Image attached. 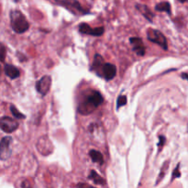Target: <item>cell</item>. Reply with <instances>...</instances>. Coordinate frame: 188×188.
Returning a JSON list of instances; mask_svg holds the SVG:
<instances>
[{"mask_svg": "<svg viewBox=\"0 0 188 188\" xmlns=\"http://www.w3.org/2000/svg\"><path fill=\"white\" fill-rule=\"evenodd\" d=\"M37 149L40 154L49 155L52 152L53 146L50 139L47 136H43V137H40L38 141Z\"/></svg>", "mask_w": 188, "mask_h": 188, "instance_id": "cell-6", "label": "cell"}, {"mask_svg": "<svg viewBox=\"0 0 188 188\" xmlns=\"http://www.w3.org/2000/svg\"><path fill=\"white\" fill-rule=\"evenodd\" d=\"M129 41L132 45L133 51L140 56H143L146 52V49L145 46L142 42V39L141 38L133 37L129 39Z\"/></svg>", "mask_w": 188, "mask_h": 188, "instance_id": "cell-11", "label": "cell"}, {"mask_svg": "<svg viewBox=\"0 0 188 188\" xmlns=\"http://www.w3.org/2000/svg\"><path fill=\"white\" fill-rule=\"evenodd\" d=\"M4 71H5L6 75L8 76L10 79H17L20 75V71L16 66L11 65V64H7V63L5 64Z\"/></svg>", "mask_w": 188, "mask_h": 188, "instance_id": "cell-12", "label": "cell"}, {"mask_svg": "<svg viewBox=\"0 0 188 188\" xmlns=\"http://www.w3.org/2000/svg\"><path fill=\"white\" fill-rule=\"evenodd\" d=\"M159 139H160V142H159V144H158V146H160V147H162L163 145H164V142L166 141V139L164 138V136H159Z\"/></svg>", "mask_w": 188, "mask_h": 188, "instance_id": "cell-23", "label": "cell"}, {"mask_svg": "<svg viewBox=\"0 0 188 188\" xmlns=\"http://www.w3.org/2000/svg\"><path fill=\"white\" fill-rule=\"evenodd\" d=\"M89 178L96 184V185H101V186H105L106 185V181L104 178H102L96 171L92 170L90 172V175Z\"/></svg>", "mask_w": 188, "mask_h": 188, "instance_id": "cell-16", "label": "cell"}, {"mask_svg": "<svg viewBox=\"0 0 188 188\" xmlns=\"http://www.w3.org/2000/svg\"><path fill=\"white\" fill-rule=\"evenodd\" d=\"M89 156L91 157V159L94 162H96L98 164L104 163V157L100 151L96 150H91L89 151Z\"/></svg>", "mask_w": 188, "mask_h": 188, "instance_id": "cell-15", "label": "cell"}, {"mask_svg": "<svg viewBox=\"0 0 188 188\" xmlns=\"http://www.w3.org/2000/svg\"><path fill=\"white\" fill-rule=\"evenodd\" d=\"M10 111H11L12 115H13L15 117H17V118H18V119H25V118H26L25 115H23L22 113L19 112V111L16 108V107H15L14 105H11V106H10Z\"/></svg>", "mask_w": 188, "mask_h": 188, "instance_id": "cell-18", "label": "cell"}, {"mask_svg": "<svg viewBox=\"0 0 188 188\" xmlns=\"http://www.w3.org/2000/svg\"><path fill=\"white\" fill-rule=\"evenodd\" d=\"M79 31L83 34H87V35H92V36H96V37H99L101 36L104 31L105 29L103 27H98L96 29H91L90 26L86 23H81L79 26Z\"/></svg>", "mask_w": 188, "mask_h": 188, "instance_id": "cell-10", "label": "cell"}, {"mask_svg": "<svg viewBox=\"0 0 188 188\" xmlns=\"http://www.w3.org/2000/svg\"><path fill=\"white\" fill-rule=\"evenodd\" d=\"M179 167H180V164H177L176 168L174 169V171L173 172V174H172V181H174L175 178H179L181 176V173L179 172Z\"/></svg>", "mask_w": 188, "mask_h": 188, "instance_id": "cell-22", "label": "cell"}, {"mask_svg": "<svg viewBox=\"0 0 188 188\" xmlns=\"http://www.w3.org/2000/svg\"><path fill=\"white\" fill-rule=\"evenodd\" d=\"M155 10L156 11H163V12H167L169 15H171V5L169 2H161L159 4L156 5L155 6Z\"/></svg>", "mask_w": 188, "mask_h": 188, "instance_id": "cell-17", "label": "cell"}, {"mask_svg": "<svg viewBox=\"0 0 188 188\" xmlns=\"http://www.w3.org/2000/svg\"><path fill=\"white\" fill-rule=\"evenodd\" d=\"M104 102V97L98 91H90L85 94L84 98L80 101L78 111L83 115H89L95 111Z\"/></svg>", "mask_w": 188, "mask_h": 188, "instance_id": "cell-1", "label": "cell"}, {"mask_svg": "<svg viewBox=\"0 0 188 188\" xmlns=\"http://www.w3.org/2000/svg\"><path fill=\"white\" fill-rule=\"evenodd\" d=\"M51 77L50 75H45L38 81L36 88L38 92L44 96L49 93L51 89Z\"/></svg>", "mask_w": 188, "mask_h": 188, "instance_id": "cell-8", "label": "cell"}, {"mask_svg": "<svg viewBox=\"0 0 188 188\" xmlns=\"http://www.w3.org/2000/svg\"><path fill=\"white\" fill-rule=\"evenodd\" d=\"M55 1L57 3H59L61 6H65L66 8H68L75 14L76 12H78V14H83V15L88 13V12H86V10L84 8L82 7L80 3L76 0H55Z\"/></svg>", "mask_w": 188, "mask_h": 188, "instance_id": "cell-5", "label": "cell"}, {"mask_svg": "<svg viewBox=\"0 0 188 188\" xmlns=\"http://www.w3.org/2000/svg\"><path fill=\"white\" fill-rule=\"evenodd\" d=\"M12 141L11 137H5L0 141V160L6 161L11 156L10 143Z\"/></svg>", "mask_w": 188, "mask_h": 188, "instance_id": "cell-7", "label": "cell"}, {"mask_svg": "<svg viewBox=\"0 0 188 188\" xmlns=\"http://www.w3.org/2000/svg\"><path fill=\"white\" fill-rule=\"evenodd\" d=\"M168 163V162H167ZM168 169V166H167V164L166 163H164V165L161 167V174H160V176L158 177V179H157V182H156V185H158L160 182H161V180L163 178V176H164V174H165V170H167Z\"/></svg>", "mask_w": 188, "mask_h": 188, "instance_id": "cell-21", "label": "cell"}, {"mask_svg": "<svg viewBox=\"0 0 188 188\" xmlns=\"http://www.w3.org/2000/svg\"><path fill=\"white\" fill-rule=\"evenodd\" d=\"M18 128V123L9 116H3L0 118V129L6 133H12Z\"/></svg>", "mask_w": 188, "mask_h": 188, "instance_id": "cell-4", "label": "cell"}, {"mask_svg": "<svg viewBox=\"0 0 188 188\" xmlns=\"http://www.w3.org/2000/svg\"><path fill=\"white\" fill-rule=\"evenodd\" d=\"M147 39L158 45H160L164 51L168 50V44H167V39L166 37L158 30L150 29L147 31Z\"/></svg>", "mask_w": 188, "mask_h": 188, "instance_id": "cell-3", "label": "cell"}, {"mask_svg": "<svg viewBox=\"0 0 188 188\" xmlns=\"http://www.w3.org/2000/svg\"><path fill=\"white\" fill-rule=\"evenodd\" d=\"M116 75V68L112 63H104L101 67V71L99 72L98 75L104 77L107 81H110Z\"/></svg>", "mask_w": 188, "mask_h": 188, "instance_id": "cell-9", "label": "cell"}, {"mask_svg": "<svg viewBox=\"0 0 188 188\" xmlns=\"http://www.w3.org/2000/svg\"><path fill=\"white\" fill-rule=\"evenodd\" d=\"M179 2H181V3H185V2H186V0H178Z\"/></svg>", "mask_w": 188, "mask_h": 188, "instance_id": "cell-25", "label": "cell"}, {"mask_svg": "<svg viewBox=\"0 0 188 188\" xmlns=\"http://www.w3.org/2000/svg\"><path fill=\"white\" fill-rule=\"evenodd\" d=\"M136 8L141 13L142 16H144V18L146 19H148L150 22H152L153 18H154V14L151 12L150 8L146 6V5H141V4H137L136 5Z\"/></svg>", "mask_w": 188, "mask_h": 188, "instance_id": "cell-13", "label": "cell"}, {"mask_svg": "<svg viewBox=\"0 0 188 188\" xmlns=\"http://www.w3.org/2000/svg\"><path fill=\"white\" fill-rule=\"evenodd\" d=\"M182 77H183V79H184V80H186V79L188 78L187 74H186V73H184V74H182Z\"/></svg>", "mask_w": 188, "mask_h": 188, "instance_id": "cell-24", "label": "cell"}, {"mask_svg": "<svg viewBox=\"0 0 188 188\" xmlns=\"http://www.w3.org/2000/svg\"><path fill=\"white\" fill-rule=\"evenodd\" d=\"M0 74H1V67H0Z\"/></svg>", "mask_w": 188, "mask_h": 188, "instance_id": "cell-26", "label": "cell"}, {"mask_svg": "<svg viewBox=\"0 0 188 188\" xmlns=\"http://www.w3.org/2000/svg\"><path fill=\"white\" fill-rule=\"evenodd\" d=\"M104 59L101 57V55L99 54H96L95 55V58H94V61H93V65H92V70L94 72H96L97 75L99 73V70L101 69L102 65L104 64Z\"/></svg>", "mask_w": 188, "mask_h": 188, "instance_id": "cell-14", "label": "cell"}, {"mask_svg": "<svg viewBox=\"0 0 188 188\" xmlns=\"http://www.w3.org/2000/svg\"><path fill=\"white\" fill-rule=\"evenodd\" d=\"M6 55V48L4 44L0 42V62L1 63H5Z\"/></svg>", "mask_w": 188, "mask_h": 188, "instance_id": "cell-19", "label": "cell"}, {"mask_svg": "<svg viewBox=\"0 0 188 188\" xmlns=\"http://www.w3.org/2000/svg\"><path fill=\"white\" fill-rule=\"evenodd\" d=\"M10 25L12 30L18 34L26 32L30 28L26 17L18 10H13L10 12Z\"/></svg>", "mask_w": 188, "mask_h": 188, "instance_id": "cell-2", "label": "cell"}, {"mask_svg": "<svg viewBox=\"0 0 188 188\" xmlns=\"http://www.w3.org/2000/svg\"><path fill=\"white\" fill-rule=\"evenodd\" d=\"M126 104H127V96H118L117 101H116V108L118 109L119 108L125 106Z\"/></svg>", "mask_w": 188, "mask_h": 188, "instance_id": "cell-20", "label": "cell"}]
</instances>
